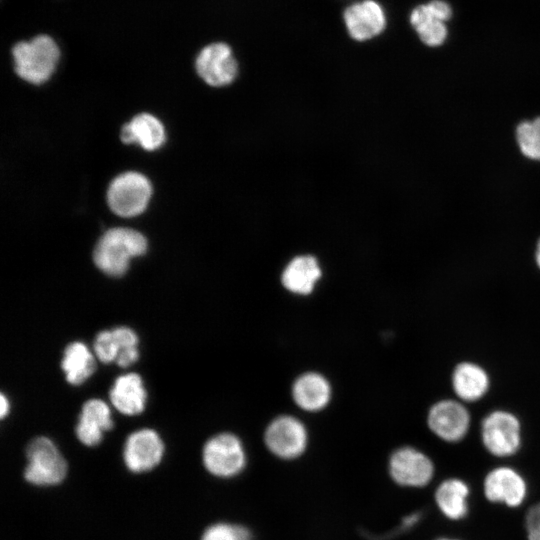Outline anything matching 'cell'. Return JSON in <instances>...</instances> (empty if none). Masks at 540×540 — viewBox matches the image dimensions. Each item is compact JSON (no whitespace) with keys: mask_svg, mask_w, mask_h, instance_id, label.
Masks as SVG:
<instances>
[{"mask_svg":"<svg viewBox=\"0 0 540 540\" xmlns=\"http://www.w3.org/2000/svg\"><path fill=\"white\" fill-rule=\"evenodd\" d=\"M437 540H455V539H449V538H440V539H437Z\"/></svg>","mask_w":540,"mask_h":540,"instance_id":"obj_29","label":"cell"},{"mask_svg":"<svg viewBox=\"0 0 540 540\" xmlns=\"http://www.w3.org/2000/svg\"><path fill=\"white\" fill-rule=\"evenodd\" d=\"M61 367L65 372L67 382L80 385L94 373L96 363L87 346L75 341L66 346Z\"/></svg>","mask_w":540,"mask_h":540,"instance_id":"obj_22","label":"cell"},{"mask_svg":"<svg viewBox=\"0 0 540 540\" xmlns=\"http://www.w3.org/2000/svg\"><path fill=\"white\" fill-rule=\"evenodd\" d=\"M137 344L136 333L122 326L99 332L94 341V351L101 362L110 363L124 354L138 350Z\"/></svg>","mask_w":540,"mask_h":540,"instance_id":"obj_19","label":"cell"},{"mask_svg":"<svg viewBox=\"0 0 540 540\" xmlns=\"http://www.w3.org/2000/svg\"><path fill=\"white\" fill-rule=\"evenodd\" d=\"M165 446L153 429L143 428L131 433L123 447V462L133 474H143L155 469L162 461Z\"/></svg>","mask_w":540,"mask_h":540,"instance_id":"obj_7","label":"cell"},{"mask_svg":"<svg viewBox=\"0 0 540 540\" xmlns=\"http://www.w3.org/2000/svg\"><path fill=\"white\" fill-rule=\"evenodd\" d=\"M292 395L296 404L307 411H318L330 399L328 381L320 374L310 372L300 376L294 383Z\"/></svg>","mask_w":540,"mask_h":540,"instance_id":"obj_21","label":"cell"},{"mask_svg":"<svg viewBox=\"0 0 540 540\" xmlns=\"http://www.w3.org/2000/svg\"><path fill=\"white\" fill-rule=\"evenodd\" d=\"M536 261L540 268V240L538 242L537 249H536Z\"/></svg>","mask_w":540,"mask_h":540,"instance_id":"obj_28","label":"cell"},{"mask_svg":"<svg viewBox=\"0 0 540 540\" xmlns=\"http://www.w3.org/2000/svg\"><path fill=\"white\" fill-rule=\"evenodd\" d=\"M195 67L198 75L213 87L232 83L238 73V64L233 51L223 42L205 46L196 58Z\"/></svg>","mask_w":540,"mask_h":540,"instance_id":"obj_8","label":"cell"},{"mask_svg":"<svg viewBox=\"0 0 540 540\" xmlns=\"http://www.w3.org/2000/svg\"><path fill=\"white\" fill-rule=\"evenodd\" d=\"M321 277V268L315 257L301 255L292 259L282 273V284L290 292L306 295L313 291Z\"/></svg>","mask_w":540,"mask_h":540,"instance_id":"obj_18","label":"cell"},{"mask_svg":"<svg viewBox=\"0 0 540 540\" xmlns=\"http://www.w3.org/2000/svg\"><path fill=\"white\" fill-rule=\"evenodd\" d=\"M121 140L126 144L138 143L145 150L152 151L164 143V127L153 115L141 113L122 127Z\"/></svg>","mask_w":540,"mask_h":540,"instance_id":"obj_17","label":"cell"},{"mask_svg":"<svg viewBox=\"0 0 540 540\" xmlns=\"http://www.w3.org/2000/svg\"><path fill=\"white\" fill-rule=\"evenodd\" d=\"M151 194V184L144 175L125 172L111 182L107 191V202L115 214L134 217L145 210Z\"/></svg>","mask_w":540,"mask_h":540,"instance_id":"obj_4","label":"cell"},{"mask_svg":"<svg viewBox=\"0 0 540 540\" xmlns=\"http://www.w3.org/2000/svg\"><path fill=\"white\" fill-rule=\"evenodd\" d=\"M389 472L399 485L423 487L431 481L434 466L431 459L421 451L412 447H402L391 455Z\"/></svg>","mask_w":540,"mask_h":540,"instance_id":"obj_10","label":"cell"},{"mask_svg":"<svg viewBox=\"0 0 540 540\" xmlns=\"http://www.w3.org/2000/svg\"><path fill=\"white\" fill-rule=\"evenodd\" d=\"M200 540H251V534L243 526L222 522L208 526Z\"/></svg>","mask_w":540,"mask_h":540,"instance_id":"obj_25","label":"cell"},{"mask_svg":"<svg viewBox=\"0 0 540 540\" xmlns=\"http://www.w3.org/2000/svg\"><path fill=\"white\" fill-rule=\"evenodd\" d=\"M147 241L143 234L130 228H112L98 240L93 260L106 275L120 277L129 267L133 257L144 255Z\"/></svg>","mask_w":540,"mask_h":540,"instance_id":"obj_1","label":"cell"},{"mask_svg":"<svg viewBox=\"0 0 540 540\" xmlns=\"http://www.w3.org/2000/svg\"><path fill=\"white\" fill-rule=\"evenodd\" d=\"M268 449L283 459H293L301 455L307 445V432L304 425L291 416L274 419L265 431Z\"/></svg>","mask_w":540,"mask_h":540,"instance_id":"obj_9","label":"cell"},{"mask_svg":"<svg viewBox=\"0 0 540 540\" xmlns=\"http://www.w3.org/2000/svg\"><path fill=\"white\" fill-rule=\"evenodd\" d=\"M452 386L461 400L472 402L486 394L489 389V377L481 366L462 362L453 371Z\"/></svg>","mask_w":540,"mask_h":540,"instance_id":"obj_20","label":"cell"},{"mask_svg":"<svg viewBox=\"0 0 540 540\" xmlns=\"http://www.w3.org/2000/svg\"><path fill=\"white\" fill-rule=\"evenodd\" d=\"M482 441L486 449L498 457L515 454L521 444L519 420L510 412L497 410L487 415L481 424Z\"/></svg>","mask_w":540,"mask_h":540,"instance_id":"obj_6","label":"cell"},{"mask_svg":"<svg viewBox=\"0 0 540 540\" xmlns=\"http://www.w3.org/2000/svg\"><path fill=\"white\" fill-rule=\"evenodd\" d=\"M526 491V483L522 476L509 467H499L490 471L484 480L486 498L509 507L519 506L525 499Z\"/></svg>","mask_w":540,"mask_h":540,"instance_id":"obj_14","label":"cell"},{"mask_svg":"<svg viewBox=\"0 0 540 540\" xmlns=\"http://www.w3.org/2000/svg\"><path fill=\"white\" fill-rule=\"evenodd\" d=\"M451 14V8L446 2L434 0L417 6L411 12L410 23L423 43L438 46L447 36L444 21L448 20Z\"/></svg>","mask_w":540,"mask_h":540,"instance_id":"obj_13","label":"cell"},{"mask_svg":"<svg viewBox=\"0 0 540 540\" xmlns=\"http://www.w3.org/2000/svg\"><path fill=\"white\" fill-rule=\"evenodd\" d=\"M113 428L109 406L100 399L86 401L81 409L75 433L78 440L88 447L101 443L103 434Z\"/></svg>","mask_w":540,"mask_h":540,"instance_id":"obj_15","label":"cell"},{"mask_svg":"<svg viewBox=\"0 0 540 540\" xmlns=\"http://www.w3.org/2000/svg\"><path fill=\"white\" fill-rule=\"evenodd\" d=\"M430 430L447 442L463 439L469 429L468 410L455 400H441L435 403L427 418Z\"/></svg>","mask_w":540,"mask_h":540,"instance_id":"obj_11","label":"cell"},{"mask_svg":"<svg viewBox=\"0 0 540 540\" xmlns=\"http://www.w3.org/2000/svg\"><path fill=\"white\" fill-rule=\"evenodd\" d=\"M469 488L460 479L443 481L435 492V501L441 512L452 520H459L468 512L467 497Z\"/></svg>","mask_w":540,"mask_h":540,"instance_id":"obj_23","label":"cell"},{"mask_svg":"<svg viewBox=\"0 0 540 540\" xmlns=\"http://www.w3.org/2000/svg\"><path fill=\"white\" fill-rule=\"evenodd\" d=\"M24 479L37 487H53L67 477L68 464L56 444L48 437L33 438L26 447Z\"/></svg>","mask_w":540,"mask_h":540,"instance_id":"obj_3","label":"cell"},{"mask_svg":"<svg viewBox=\"0 0 540 540\" xmlns=\"http://www.w3.org/2000/svg\"><path fill=\"white\" fill-rule=\"evenodd\" d=\"M205 469L218 478L238 475L246 465L244 447L238 437L231 433H221L211 437L202 450Z\"/></svg>","mask_w":540,"mask_h":540,"instance_id":"obj_5","label":"cell"},{"mask_svg":"<svg viewBox=\"0 0 540 540\" xmlns=\"http://www.w3.org/2000/svg\"><path fill=\"white\" fill-rule=\"evenodd\" d=\"M516 137L526 157L540 160V117L521 123L517 128Z\"/></svg>","mask_w":540,"mask_h":540,"instance_id":"obj_24","label":"cell"},{"mask_svg":"<svg viewBox=\"0 0 540 540\" xmlns=\"http://www.w3.org/2000/svg\"><path fill=\"white\" fill-rule=\"evenodd\" d=\"M525 526L528 540H540V502L528 510Z\"/></svg>","mask_w":540,"mask_h":540,"instance_id":"obj_26","label":"cell"},{"mask_svg":"<svg viewBox=\"0 0 540 540\" xmlns=\"http://www.w3.org/2000/svg\"><path fill=\"white\" fill-rule=\"evenodd\" d=\"M0 416L4 418L9 412V402L4 394H1Z\"/></svg>","mask_w":540,"mask_h":540,"instance_id":"obj_27","label":"cell"},{"mask_svg":"<svg viewBox=\"0 0 540 540\" xmlns=\"http://www.w3.org/2000/svg\"><path fill=\"white\" fill-rule=\"evenodd\" d=\"M109 396L113 406L122 414L133 416L145 409L147 394L141 377L136 373L116 378Z\"/></svg>","mask_w":540,"mask_h":540,"instance_id":"obj_16","label":"cell"},{"mask_svg":"<svg viewBox=\"0 0 540 540\" xmlns=\"http://www.w3.org/2000/svg\"><path fill=\"white\" fill-rule=\"evenodd\" d=\"M344 23L350 37L363 42L382 33L386 26V17L378 2L363 0L346 8Z\"/></svg>","mask_w":540,"mask_h":540,"instance_id":"obj_12","label":"cell"},{"mask_svg":"<svg viewBox=\"0 0 540 540\" xmlns=\"http://www.w3.org/2000/svg\"><path fill=\"white\" fill-rule=\"evenodd\" d=\"M15 71L32 84L46 82L56 69L60 50L48 35H38L29 41L18 42L12 49Z\"/></svg>","mask_w":540,"mask_h":540,"instance_id":"obj_2","label":"cell"}]
</instances>
